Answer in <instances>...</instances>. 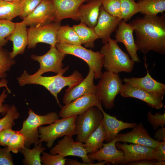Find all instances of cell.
<instances>
[{
	"label": "cell",
	"instance_id": "obj_1",
	"mask_svg": "<svg viewBox=\"0 0 165 165\" xmlns=\"http://www.w3.org/2000/svg\"><path fill=\"white\" fill-rule=\"evenodd\" d=\"M129 24L136 35L138 51L144 55L150 51L165 54V14L137 17Z\"/></svg>",
	"mask_w": 165,
	"mask_h": 165
},
{
	"label": "cell",
	"instance_id": "obj_2",
	"mask_svg": "<svg viewBox=\"0 0 165 165\" xmlns=\"http://www.w3.org/2000/svg\"><path fill=\"white\" fill-rule=\"evenodd\" d=\"M61 73L51 76L30 75L24 71L21 75L17 78L20 86L28 84H35L42 86L47 89L54 97L57 103L61 107L58 97V94L66 86L72 88L80 83L84 79L82 74L78 70H75L68 76H64Z\"/></svg>",
	"mask_w": 165,
	"mask_h": 165
},
{
	"label": "cell",
	"instance_id": "obj_3",
	"mask_svg": "<svg viewBox=\"0 0 165 165\" xmlns=\"http://www.w3.org/2000/svg\"><path fill=\"white\" fill-rule=\"evenodd\" d=\"M100 52L103 55V67L107 71L116 74L132 71L135 62L122 50L115 40L111 38L102 47Z\"/></svg>",
	"mask_w": 165,
	"mask_h": 165
},
{
	"label": "cell",
	"instance_id": "obj_4",
	"mask_svg": "<svg viewBox=\"0 0 165 165\" xmlns=\"http://www.w3.org/2000/svg\"><path fill=\"white\" fill-rule=\"evenodd\" d=\"M96 85V95L106 109H111L115 106L116 96L121 92L123 80L118 74L111 71L102 73Z\"/></svg>",
	"mask_w": 165,
	"mask_h": 165
},
{
	"label": "cell",
	"instance_id": "obj_5",
	"mask_svg": "<svg viewBox=\"0 0 165 165\" xmlns=\"http://www.w3.org/2000/svg\"><path fill=\"white\" fill-rule=\"evenodd\" d=\"M28 116L23 122L22 127L19 132L25 138V146L28 148L32 144H37L39 140L38 128L45 124H50L59 119L57 112H52L46 115H40L29 108Z\"/></svg>",
	"mask_w": 165,
	"mask_h": 165
},
{
	"label": "cell",
	"instance_id": "obj_6",
	"mask_svg": "<svg viewBox=\"0 0 165 165\" xmlns=\"http://www.w3.org/2000/svg\"><path fill=\"white\" fill-rule=\"evenodd\" d=\"M77 116L62 118L48 126L38 128L39 140L37 144L45 142L47 147H52L58 138L77 134L75 120Z\"/></svg>",
	"mask_w": 165,
	"mask_h": 165
},
{
	"label": "cell",
	"instance_id": "obj_7",
	"mask_svg": "<svg viewBox=\"0 0 165 165\" xmlns=\"http://www.w3.org/2000/svg\"><path fill=\"white\" fill-rule=\"evenodd\" d=\"M55 47L61 53L70 54L81 59L94 71V79H100L102 72L104 56L100 51H93L81 45H76L57 42Z\"/></svg>",
	"mask_w": 165,
	"mask_h": 165
},
{
	"label": "cell",
	"instance_id": "obj_8",
	"mask_svg": "<svg viewBox=\"0 0 165 165\" xmlns=\"http://www.w3.org/2000/svg\"><path fill=\"white\" fill-rule=\"evenodd\" d=\"M83 144L82 142L75 141L72 136H65L51 148L49 152L53 154H58L64 157L72 156L80 157L83 163L86 165H104L107 163L105 161L94 163V161L89 158Z\"/></svg>",
	"mask_w": 165,
	"mask_h": 165
},
{
	"label": "cell",
	"instance_id": "obj_9",
	"mask_svg": "<svg viewBox=\"0 0 165 165\" xmlns=\"http://www.w3.org/2000/svg\"><path fill=\"white\" fill-rule=\"evenodd\" d=\"M103 117L101 110L95 106L77 116L75 120L76 141L84 143L88 136L98 127Z\"/></svg>",
	"mask_w": 165,
	"mask_h": 165
},
{
	"label": "cell",
	"instance_id": "obj_10",
	"mask_svg": "<svg viewBox=\"0 0 165 165\" xmlns=\"http://www.w3.org/2000/svg\"><path fill=\"white\" fill-rule=\"evenodd\" d=\"M66 54L59 51L55 46H50V50L44 54L38 56L32 54L31 58L38 62L40 68L37 71L33 74L34 76L42 75L48 72H53L56 74L63 75L68 70L69 66L63 68L62 63Z\"/></svg>",
	"mask_w": 165,
	"mask_h": 165
},
{
	"label": "cell",
	"instance_id": "obj_11",
	"mask_svg": "<svg viewBox=\"0 0 165 165\" xmlns=\"http://www.w3.org/2000/svg\"><path fill=\"white\" fill-rule=\"evenodd\" d=\"M61 23L53 22L48 24L27 29L28 49L35 48L37 43H45L55 46L56 35Z\"/></svg>",
	"mask_w": 165,
	"mask_h": 165
},
{
	"label": "cell",
	"instance_id": "obj_12",
	"mask_svg": "<svg viewBox=\"0 0 165 165\" xmlns=\"http://www.w3.org/2000/svg\"><path fill=\"white\" fill-rule=\"evenodd\" d=\"M55 10L52 0H42L29 15L23 19L27 26L30 27L46 25L53 21Z\"/></svg>",
	"mask_w": 165,
	"mask_h": 165
},
{
	"label": "cell",
	"instance_id": "obj_13",
	"mask_svg": "<svg viewBox=\"0 0 165 165\" xmlns=\"http://www.w3.org/2000/svg\"><path fill=\"white\" fill-rule=\"evenodd\" d=\"M101 105V101L96 95H86L61 106L58 115L62 118L77 116L83 113L91 107H98Z\"/></svg>",
	"mask_w": 165,
	"mask_h": 165
},
{
	"label": "cell",
	"instance_id": "obj_14",
	"mask_svg": "<svg viewBox=\"0 0 165 165\" xmlns=\"http://www.w3.org/2000/svg\"><path fill=\"white\" fill-rule=\"evenodd\" d=\"M86 77L79 84L68 88L65 91L63 98V102L67 104L79 97L90 95H96V86L94 83V72L90 68Z\"/></svg>",
	"mask_w": 165,
	"mask_h": 165
},
{
	"label": "cell",
	"instance_id": "obj_15",
	"mask_svg": "<svg viewBox=\"0 0 165 165\" xmlns=\"http://www.w3.org/2000/svg\"><path fill=\"white\" fill-rule=\"evenodd\" d=\"M121 20L108 13L101 5L97 24L94 28V31L102 40L103 44L107 43L112 33L116 31Z\"/></svg>",
	"mask_w": 165,
	"mask_h": 165
},
{
	"label": "cell",
	"instance_id": "obj_16",
	"mask_svg": "<svg viewBox=\"0 0 165 165\" xmlns=\"http://www.w3.org/2000/svg\"><path fill=\"white\" fill-rule=\"evenodd\" d=\"M117 142H129L155 148L159 141L153 138L140 123L128 132L120 134L116 137Z\"/></svg>",
	"mask_w": 165,
	"mask_h": 165
},
{
	"label": "cell",
	"instance_id": "obj_17",
	"mask_svg": "<svg viewBox=\"0 0 165 165\" xmlns=\"http://www.w3.org/2000/svg\"><path fill=\"white\" fill-rule=\"evenodd\" d=\"M133 27L122 19L116 31L115 40L117 42L123 43L131 59L134 62L139 63L141 61L137 54L138 50L133 36Z\"/></svg>",
	"mask_w": 165,
	"mask_h": 165
},
{
	"label": "cell",
	"instance_id": "obj_18",
	"mask_svg": "<svg viewBox=\"0 0 165 165\" xmlns=\"http://www.w3.org/2000/svg\"><path fill=\"white\" fill-rule=\"evenodd\" d=\"M116 145L124 153L122 164L143 160H154L153 156L154 148L136 144H127L116 142Z\"/></svg>",
	"mask_w": 165,
	"mask_h": 165
},
{
	"label": "cell",
	"instance_id": "obj_19",
	"mask_svg": "<svg viewBox=\"0 0 165 165\" xmlns=\"http://www.w3.org/2000/svg\"><path fill=\"white\" fill-rule=\"evenodd\" d=\"M52 0L55 10L53 22H60L62 20L68 18L79 20V7L87 0Z\"/></svg>",
	"mask_w": 165,
	"mask_h": 165
},
{
	"label": "cell",
	"instance_id": "obj_20",
	"mask_svg": "<svg viewBox=\"0 0 165 165\" xmlns=\"http://www.w3.org/2000/svg\"><path fill=\"white\" fill-rule=\"evenodd\" d=\"M145 66L147 70V73L145 76L141 78H124L122 80L123 81L132 87L151 93L165 95V85L158 82L152 77L147 68L145 57Z\"/></svg>",
	"mask_w": 165,
	"mask_h": 165
},
{
	"label": "cell",
	"instance_id": "obj_21",
	"mask_svg": "<svg viewBox=\"0 0 165 165\" xmlns=\"http://www.w3.org/2000/svg\"><path fill=\"white\" fill-rule=\"evenodd\" d=\"M120 94L124 97H133L141 100L148 106L156 109L161 108L163 105L162 101L164 96L151 93L132 87L125 83L123 84Z\"/></svg>",
	"mask_w": 165,
	"mask_h": 165
},
{
	"label": "cell",
	"instance_id": "obj_22",
	"mask_svg": "<svg viewBox=\"0 0 165 165\" xmlns=\"http://www.w3.org/2000/svg\"><path fill=\"white\" fill-rule=\"evenodd\" d=\"M116 137L111 141L103 143L101 148L93 153H88L89 158L98 162L105 161L108 163L122 164L123 160L124 153L122 150L118 149L116 145Z\"/></svg>",
	"mask_w": 165,
	"mask_h": 165
},
{
	"label": "cell",
	"instance_id": "obj_23",
	"mask_svg": "<svg viewBox=\"0 0 165 165\" xmlns=\"http://www.w3.org/2000/svg\"><path fill=\"white\" fill-rule=\"evenodd\" d=\"M97 107L101 110L103 115L101 123L105 131V141L106 143L115 138L121 130L127 128H133L137 125L136 123L124 122L117 119L115 116L107 114L104 110L102 105Z\"/></svg>",
	"mask_w": 165,
	"mask_h": 165
},
{
	"label": "cell",
	"instance_id": "obj_24",
	"mask_svg": "<svg viewBox=\"0 0 165 165\" xmlns=\"http://www.w3.org/2000/svg\"><path fill=\"white\" fill-rule=\"evenodd\" d=\"M27 25L23 21L15 23L12 33L6 38L13 42V50L9 52L11 57L13 59L18 55L23 54L28 46V39Z\"/></svg>",
	"mask_w": 165,
	"mask_h": 165
},
{
	"label": "cell",
	"instance_id": "obj_25",
	"mask_svg": "<svg viewBox=\"0 0 165 165\" xmlns=\"http://www.w3.org/2000/svg\"><path fill=\"white\" fill-rule=\"evenodd\" d=\"M103 0H87L79 7V20L89 27L96 26L99 14L100 6Z\"/></svg>",
	"mask_w": 165,
	"mask_h": 165
},
{
	"label": "cell",
	"instance_id": "obj_26",
	"mask_svg": "<svg viewBox=\"0 0 165 165\" xmlns=\"http://www.w3.org/2000/svg\"><path fill=\"white\" fill-rule=\"evenodd\" d=\"M72 27L78 36L81 44L83 45L86 48H94V41L99 38L94 28L81 22L78 24L73 25Z\"/></svg>",
	"mask_w": 165,
	"mask_h": 165
},
{
	"label": "cell",
	"instance_id": "obj_27",
	"mask_svg": "<svg viewBox=\"0 0 165 165\" xmlns=\"http://www.w3.org/2000/svg\"><path fill=\"white\" fill-rule=\"evenodd\" d=\"M105 139V134L101 123L85 140L83 146L88 153H93L101 148Z\"/></svg>",
	"mask_w": 165,
	"mask_h": 165
},
{
	"label": "cell",
	"instance_id": "obj_28",
	"mask_svg": "<svg viewBox=\"0 0 165 165\" xmlns=\"http://www.w3.org/2000/svg\"><path fill=\"white\" fill-rule=\"evenodd\" d=\"M139 13L144 15L155 16L165 11V0H138Z\"/></svg>",
	"mask_w": 165,
	"mask_h": 165
},
{
	"label": "cell",
	"instance_id": "obj_29",
	"mask_svg": "<svg viewBox=\"0 0 165 165\" xmlns=\"http://www.w3.org/2000/svg\"><path fill=\"white\" fill-rule=\"evenodd\" d=\"M46 149L42 146V142L35 145L32 149L25 147L19 151L24 156L23 163L26 165H41L40 155Z\"/></svg>",
	"mask_w": 165,
	"mask_h": 165
},
{
	"label": "cell",
	"instance_id": "obj_30",
	"mask_svg": "<svg viewBox=\"0 0 165 165\" xmlns=\"http://www.w3.org/2000/svg\"><path fill=\"white\" fill-rule=\"evenodd\" d=\"M57 42L81 45L78 36L72 27L67 24L61 26L56 35Z\"/></svg>",
	"mask_w": 165,
	"mask_h": 165
},
{
	"label": "cell",
	"instance_id": "obj_31",
	"mask_svg": "<svg viewBox=\"0 0 165 165\" xmlns=\"http://www.w3.org/2000/svg\"><path fill=\"white\" fill-rule=\"evenodd\" d=\"M22 13L19 2H12L0 0V20L11 21L15 17L20 16Z\"/></svg>",
	"mask_w": 165,
	"mask_h": 165
},
{
	"label": "cell",
	"instance_id": "obj_32",
	"mask_svg": "<svg viewBox=\"0 0 165 165\" xmlns=\"http://www.w3.org/2000/svg\"><path fill=\"white\" fill-rule=\"evenodd\" d=\"M140 11L139 5L135 0H120V19L126 22Z\"/></svg>",
	"mask_w": 165,
	"mask_h": 165
},
{
	"label": "cell",
	"instance_id": "obj_33",
	"mask_svg": "<svg viewBox=\"0 0 165 165\" xmlns=\"http://www.w3.org/2000/svg\"><path fill=\"white\" fill-rule=\"evenodd\" d=\"M15 63V61L10 57L9 52L0 47V79H5L7 76V72Z\"/></svg>",
	"mask_w": 165,
	"mask_h": 165
},
{
	"label": "cell",
	"instance_id": "obj_34",
	"mask_svg": "<svg viewBox=\"0 0 165 165\" xmlns=\"http://www.w3.org/2000/svg\"><path fill=\"white\" fill-rule=\"evenodd\" d=\"M20 114L17 109L13 105L9 107L4 116L0 119V132L9 129H12L15 125V120L19 117Z\"/></svg>",
	"mask_w": 165,
	"mask_h": 165
},
{
	"label": "cell",
	"instance_id": "obj_35",
	"mask_svg": "<svg viewBox=\"0 0 165 165\" xmlns=\"http://www.w3.org/2000/svg\"><path fill=\"white\" fill-rule=\"evenodd\" d=\"M10 152L17 153L25 146V138L19 131H16L10 137L6 146Z\"/></svg>",
	"mask_w": 165,
	"mask_h": 165
},
{
	"label": "cell",
	"instance_id": "obj_36",
	"mask_svg": "<svg viewBox=\"0 0 165 165\" xmlns=\"http://www.w3.org/2000/svg\"><path fill=\"white\" fill-rule=\"evenodd\" d=\"M15 23L6 20H0V47L6 45L8 41L6 38L13 32Z\"/></svg>",
	"mask_w": 165,
	"mask_h": 165
},
{
	"label": "cell",
	"instance_id": "obj_37",
	"mask_svg": "<svg viewBox=\"0 0 165 165\" xmlns=\"http://www.w3.org/2000/svg\"><path fill=\"white\" fill-rule=\"evenodd\" d=\"M41 156V160L43 165H64L67 159L58 154H53L44 151Z\"/></svg>",
	"mask_w": 165,
	"mask_h": 165
},
{
	"label": "cell",
	"instance_id": "obj_38",
	"mask_svg": "<svg viewBox=\"0 0 165 165\" xmlns=\"http://www.w3.org/2000/svg\"><path fill=\"white\" fill-rule=\"evenodd\" d=\"M102 6L109 14L120 18V0H103Z\"/></svg>",
	"mask_w": 165,
	"mask_h": 165
},
{
	"label": "cell",
	"instance_id": "obj_39",
	"mask_svg": "<svg viewBox=\"0 0 165 165\" xmlns=\"http://www.w3.org/2000/svg\"><path fill=\"white\" fill-rule=\"evenodd\" d=\"M42 0H20L19 2L22 13L20 16L22 19L30 14Z\"/></svg>",
	"mask_w": 165,
	"mask_h": 165
},
{
	"label": "cell",
	"instance_id": "obj_40",
	"mask_svg": "<svg viewBox=\"0 0 165 165\" xmlns=\"http://www.w3.org/2000/svg\"><path fill=\"white\" fill-rule=\"evenodd\" d=\"M147 118L154 130H157L159 127H164L165 125V112L163 114L158 112L153 114L151 111L148 112Z\"/></svg>",
	"mask_w": 165,
	"mask_h": 165
},
{
	"label": "cell",
	"instance_id": "obj_41",
	"mask_svg": "<svg viewBox=\"0 0 165 165\" xmlns=\"http://www.w3.org/2000/svg\"><path fill=\"white\" fill-rule=\"evenodd\" d=\"M7 146L0 148V165H14L12 156Z\"/></svg>",
	"mask_w": 165,
	"mask_h": 165
},
{
	"label": "cell",
	"instance_id": "obj_42",
	"mask_svg": "<svg viewBox=\"0 0 165 165\" xmlns=\"http://www.w3.org/2000/svg\"><path fill=\"white\" fill-rule=\"evenodd\" d=\"M153 156L154 160L165 161V141H159L154 148Z\"/></svg>",
	"mask_w": 165,
	"mask_h": 165
},
{
	"label": "cell",
	"instance_id": "obj_43",
	"mask_svg": "<svg viewBox=\"0 0 165 165\" xmlns=\"http://www.w3.org/2000/svg\"><path fill=\"white\" fill-rule=\"evenodd\" d=\"M12 129L2 130L0 132V145L6 146L12 135L15 132Z\"/></svg>",
	"mask_w": 165,
	"mask_h": 165
},
{
	"label": "cell",
	"instance_id": "obj_44",
	"mask_svg": "<svg viewBox=\"0 0 165 165\" xmlns=\"http://www.w3.org/2000/svg\"><path fill=\"white\" fill-rule=\"evenodd\" d=\"M6 91V89H3L2 92L0 95V113L6 114L9 107L8 104H3L8 96Z\"/></svg>",
	"mask_w": 165,
	"mask_h": 165
},
{
	"label": "cell",
	"instance_id": "obj_45",
	"mask_svg": "<svg viewBox=\"0 0 165 165\" xmlns=\"http://www.w3.org/2000/svg\"><path fill=\"white\" fill-rule=\"evenodd\" d=\"M153 137L158 141H165V127L158 128L155 132Z\"/></svg>",
	"mask_w": 165,
	"mask_h": 165
},
{
	"label": "cell",
	"instance_id": "obj_46",
	"mask_svg": "<svg viewBox=\"0 0 165 165\" xmlns=\"http://www.w3.org/2000/svg\"><path fill=\"white\" fill-rule=\"evenodd\" d=\"M156 160H143L129 163L127 165H155Z\"/></svg>",
	"mask_w": 165,
	"mask_h": 165
},
{
	"label": "cell",
	"instance_id": "obj_47",
	"mask_svg": "<svg viewBox=\"0 0 165 165\" xmlns=\"http://www.w3.org/2000/svg\"><path fill=\"white\" fill-rule=\"evenodd\" d=\"M8 81L6 79H1L0 80V88L5 87L7 90V92L9 93H11L10 90L7 86Z\"/></svg>",
	"mask_w": 165,
	"mask_h": 165
},
{
	"label": "cell",
	"instance_id": "obj_48",
	"mask_svg": "<svg viewBox=\"0 0 165 165\" xmlns=\"http://www.w3.org/2000/svg\"><path fill=\"white\" fill-rule=\"evenodd\" d=\"M165 161H157L155 165H165Z\"/></svg>",
	"mask_w": 165,
	"mask_h": 165
},
{
	"label": "cell",
	"instance_id": "obj_49",
	"mask_svg": "<svg viewBox=\"0 0 165 165\" xmlns=\"http://www.w3.org/2000/svg\"><path fill=\"white\" fill-rule=\"evenodd\" d=\"M5 1L12 2H19L20 0H4Z\"/></svg>",
	"mask_w": 165,
	"mask_h": 165
}]
</instances>
